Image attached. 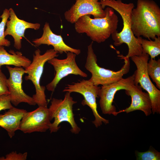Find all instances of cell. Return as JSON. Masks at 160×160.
Here are the masks:
<instances>
[{
  "label": "cell",
  "instance_id": "cb8c5ba5",
  "mask_svg": "<svg viewBox=\"0 0 160 160\" xmlns=\"http://www.w3.org/2000/svg\"><path fill=\"white\" fill-rule=\"evenodd\" d=\"M9 94L0 96V111L2 110L9 109L13 107L11 104Z\"/></svg>",
  "mask_w": 160,
  "mask_h": 160
},
{
  "label": "cell",
  "instance_id": "3957f363",
  "mask_svg": "<svg viewBox=\"0 0 160 160\" xmlns=\"http://www.w3.org/2000/svg\"><path fill=\"white\" fill-rule=\"evenodd\" d=\"M106 15L103 18L91 17L86 15L80 17L74 23L76 31L85 33L93 41L98 43L104 42L117 30L119 20L114 10L108 7L105 9Z\"/></svg>",
  "mask_w": 160,
  "mask_h": 160
},
{
  "label": "cell",
  "instance_id": "e0dca14e",
  "mask_svg": "<svg viewBox=\"0 0 160 160\" xmlns=\"http://www.w3.org/2000/svg\"><path fill=\"white\" fill-rule=\"evenodd\" d=\"M27 111L13 107L3 114H0V127L5 129L12 138L19 130L20 121Z\"/></svg>",
  "mask_w": 160,
  "mask_h": 160
},
{
  "label": "cell",
  "instance_id": "6da1fadb",
  "mask_svg": "<svg viewBox=\"0 0 160 160\" xmlns=\"http://www.w3.org/2000/svg\"><path fill=\"white\" fill-rule=\"evenodd\" d=\"M131 28L136 37L148 40L160 36V8L151 0H137L131 15Z\"/></svg>",
  "mask_w": 160,
  "mask_h": 160
},
{
  "label": "cell",
  "instance_id": "603a6c76",
  "mask_svg": "<svg viewBox=\"0 0 160 160\" xmlns=\"http://www.w3.org/2000/svg\"><path fill=\"white\" fill-rule=\"evenodd\" d=\"M28 153H17L16 151H12L6 155L5 157H0V160H25L27 159Z\"/></svg>",
  "mask_w": 160,
  "mask_h": 160
},
{
  "label": "cell",
  "instance_id": "9a60e30c",
  "mask_svg": "<svg viewBox=\"0 0 160 160\" xmlns=\"http://www.w3.org/2000/svg\"><path fill=\"white\" fill-rule=\"evenodd\" d=\"M125 92L127 95L131 97V103L129 107L118 111V114L122 112L128 113L136 110L142 111L146 116L152 113V106L150 96L147 92L143 91L140 85L134 84L125 90Z\"/></svg>",
  "mask_w": 160,
  "mask_h": 160
},
{
  "label": "cell",
  "instance_id": "7a4b0ae2",
  "mask_svg": "<svg viewBox=\"0 0 160 160\" xmlns=\"http://www.w3.org/2000/svg\"><path fill=\"white\" fill-rule=\"evenodd\" d=\"M100 2L103 9L106 6L112 8L120 14L122 19L123 27L121 31L118 33L116 31L111 35L114 45L119 46L123 43L127 44L128 51L126 57L141 55L142 49L139 38L134 35L131 28V12L134 7L133 3H125L121 0H100Z\"/></svg>",
  "mask_w": 160,
  "mask_h": 160
},
{
  "label": "cell",
  "instance_id": "2e32d148",
  "mask_svg": "<svg viewBox=\"0 0 160 160\" xmlns=\"http://www.w3.org/2000/svg\"><path fill=\"white\" fill-rule=\"evenodd\" d=\"M43 32L42 36L39 38L34 39L33 42L36 46L41 44L51 45L53 49L58 53H67L68 52H73L76 55L80 54L81 50L72 48L67 45L64 41L61 35L54 33L51 30L49 23L46 22L43 28Z\"/></svg>",
  "mask_w": 160,
  "mask_h": 160
},
{
  "label": "cell",
  "instance_id": "7c38bea8",
  "mask_svg": "<svg viewBox=\"0 0 160 160\" xmlns=\"http://www.w3.org/2000/svg\"><path fill=\"white\" fill-rule=\"evenodd\" d=\"M6 67L9 73L6 83L9 92L11 103L15 106L21 103L31 105L36 104L32 97L27 95L22 88V76L25 73V69L22 67H12L7 65Z\"/></svg>",
  "mask_w": 160,
  "mask_h": 160
},
{
  "label": "cell",
  "instance_id": "52a82bcc",
  "mask_svg": "<svg viewBox=\"0 0 160 160\" xmlns=\"http://www.w3.org/2000/svg\"><path fill=\"white\" fill-rule=\"evenodd\" d=\"M149 55L142 53L140 56H134L130 58L135 65L137 69L134 73V83L140 85L148 94L151 101L153 114L160 113V90L151 81L147 69Z\"/></svg>",
  "mask_w": 160,
  "mask_h": 160
},
{
  "label": "cell",
  "instance_id": "4fadbf2b",
  "mask_svg": "<svg viewBox=\"0 0 160 160\" xmlns=\"http://www.w3.org/2000/svg\"><path fill=\"white\" fill-rule=\"evenodd\" d=\"M100 0H76L69 9L64 13L65 19L74 23L81 17L92 15L94 18H101L106 15V11L102 7Z\"/></svg>",
  "mask_w": 160,
  "mask_h": 160
},
{
  "label": "cell",
  "instance_id": "5b68a950",
  "mask_svg": "<svg viewBox=\"0 0 160 160\" xmlns=\"http://www.w3.org/2000/svg\"><path fill=\"white\" fill-rule=\"evenodd\" d=\"M58 53L53 49L47 50L43 55L41 54L39 49L34 52L33 60L30 64L25 69L26 80H31L36 89V93L32 97L34 102L39 106H47V102L45 93L46 87L41 86L40 79L43 73L45 63L52 58L58 56Z\"/></svg>",
  "mask_w": 160,
  "mask_h": 160
},
{
  "label": "cell",
  "instance_id": "ffe728a7",
  "mask_svg": "<svg viewBox=\"0 0 160 160\" xmlns=\"http://www.w3.org/2000/svg\"><path fill=\"white\" fill-rule=\"evenodd\" d=\"M148 73L154 82L156 87L160 89V59H151L147 65Z\"/></svg>",
  "mask_w": 160,
  "mask_h": 160
},
{
  "label": "cell",
  "instance_id": "ba28073f",
  "mask_svg": "<svg viewBox=\"0 0 160 160\" xmlns=\"http://www.w3.org/2000/svg\"><path fill=\"white\" fill-rule=\"evenodd\" d=\"M100 87L94 85L88 80L82 79L67 85L63 90L64 92L78 93L83 96L84 99L81 104L83 105H88L92 110L95 118L92 122L97 128L101 126L103 123L105 124L109 123L108 120L100 115L97 110L96 99L98 97Z\"/></svg>",
  "mask_w": 160,
  "mask_h": 160
},
{
  "label": "cell",
  "instance_id": "d4e9b609",
  "mask_svg": "<svg viewBox=\"0 0 160 160\" xmlns=\"http://www.w3.org/2000/svg\"><path fill=\"white\" fill-rule=\"evenodd\" d=\"M7 79L0 68V96L3 95L9 94L6 83Z\"/></svg>",
  "mask_w": 160,
  "mask_h": 160
},
{
  "label": "cell",
  "instance_id": "44dd1931",
  "mask_svg": "<svg viewBox=\"0 0 160 160\" xmlns=\"http://www.w3.org/2000/svg\"><path fill=\"white\" fill-rule=\"evenodd\" d=\"M9 17V10L5 9L2 15L0 16L2 19L0 23V47L1 46L9 47L11 45L10 42L5 38L4 29L8 19Z\"/></svg>",
  "mask_w": 160,
  "mask_h": 160
},
{
  "label": "cell",
  "instance_id": "9c48e42d",
  "mask_svg": "<svg viewBox=\"0 0 160 160\" xmlns=\"http://www.w3.org/2000/svg\"><path fill=\"white\" fill-rule=\"evenodd\" d=\"M66 54L67 57L64 59H60L55 57L47 61L53 67L55 72L52 80L46 86L49 91L53 92L60 81L69 75H79L83 77H87L88 76L77 65L76 61V55L70 52Z\"/></svg>",
  "mask_w": 160,
  "mask_h": 160
},
{
  "label": "cell",
  "instance_id": "5bb4252c",
  "mask_svg": "<svg viewBox=\"0 0 160 160\" xmlns=\"http://www.w3.org/2000/svg\"><path fill=\"white\" fill-rule=\"evenodd\" d=\"M9 20L6 23V30L4 31V36H11L14 39V47L17 49L20 50L22 47L21 40L24 36L25 30L31 28L35 30L39 29V23H32L19 19L16 16L14 11L11 8L9 9Z\"/></svg>",
  "mask_w": 160,
  "mask_h": 160
},
{
  "label": "cell",
  "instance_id": "8fae6325",
  "mask_svg": "<svg viewBox=\"0 0 160 160\" xmlns=\"http://www.w3.org/2000/svg\"><path fill=\"white\" fill-rule=\"evenodd\" d=\"M50 121L47 106H39L35 110L25 113L20 121L19 130L25 133L44 132L49 129Z\"/></svg>",
  "mask_w": 160,
  "mask_h": 160
},
{
  "label": "cell",
  "instance_id": "30bf717a",
  "mask_svg": "<svg viewBox=\"0 0 160 160\" xmlns=\"http://www.w3.org/2000/svg\"><path fill=\"white\" fill-rule=\"evenodd\" d=\"M134 80L133 74L126 78H123L119 81L110 84L102 86L98 97L100 98V107L103 114L117 115L118 114V111L114 105H112L115 95L119 90L128 89L134 84Z\"/></svg>",
  "mask_w": 160,
  "mask_h": 160
},
{
  "label": "cell",
  "instance_id": "8992f818",
  "mask_svg": "<svg viewBox=\"0 0 160 160\" xmlns=\"http://www.w3.org/2000/svg\"><path fill=\"white\" fill-rule=\"evenodd\" d=\"M66 92L63 99L53 98L48 108L51 121L54 119L49 129L51 133L57 132L60 127L59 124L64 121L70 124L72 133L77 134L80 131V128L74 120L73 113V106L77 102L73 100L71 96V92Z\"/></svg>",
  "mask_w": 160,
  "mask_h": 160
},
{
  "label": "cell",
  "instance_id": "ac0fdd59",
  "mask_svg": "<svg viewBox=\"0 0 160 160\" xmlns=\"http://www.w3.org/2000/svg\"><path fill=\"white\" fill-rule=\"evenodd\" d=\"M8 53L4 46L0 47V67L4 65H13L25 69L31 63V61L23 56L20 52H15L10 49Z\"/></svg>",
  "mask_w": 160,
  "mask_h": 160
},
{
  "label": "cell",
  "instance_id": "d6986e66",
  "mask_svg": "<svg viewBox=\"0 0 160 160\" xmlns=\"http://www.w3.org/2000/svg\"><path fill=\"white\" fill-rule=\"evenodd\" d=\"M142 49V53L147 54L151 59H155L160 54V36L156 37L153 41L138 37Z\"/></svg>",
  "mask_w": 160,
  "mask_h": 160
},
{
  "label": "cell",
  "instance_id": "277c9868",
  "mask_svg": "<svg viewBox=\"0 0 160 160\" xmlns=\"http://www.w3.org/2000/svg\"><path fill=\"white\" fill-rule=\"evenodd\" d=\"M93 44L92 41L88 46L85 67L91 73V77L88 80L94 85L110 84L119 81L124 75L129 72L130 68L129 58L122 55H118L124 60V64L120 70L114 71L100 67L97 63V56L94 51Z\"/></svg>",
  "mask_w": 160,
  "mask_h": 160
},
{
  "label": "cell",
  "instance_id": "7402d4cb",
  "mask_svg": "<svg viewBox=\"0 0 160 160\" xmlns=\"http://www.w3.org/2000/svg\"><path fill=\"white\" fill-rule=\"evenodd\" d=\"M135 154L137 160H160V153L155 149L150 148L147 151L140 152L136 151Z\"/></svg>",
  "mask_w": 160,
  "mask_h": 160
}]
</instances>
